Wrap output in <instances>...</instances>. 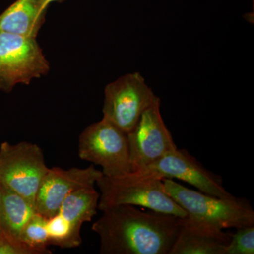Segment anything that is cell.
<instances>
[{
  "label": "cell",
  "instance_id": "cell-1",
  "mask_svg": "<svg viewBox=\"0 0 254 254\" xmlns=\"http://www.w3.org/2000/svg\"><path fill=\"white\" fill-rule=\"evenodd\" d=\"M102 212L92 226L100 237L102 254H169L181 221L174 215L129 205Z\"/></svg>",
  "mask_w": 254,
  "mask_h": 254
},
{
  "label": "cell",
  "instance_id": "cell-2",
  "mask_svg": "<svg viewBox=\"0 0 254 254\" xmlns=\"http://www.w3.org/2000/svg\"><path fill=\"white\" fill-rule=\"evenodd\" d=\"M98 210L120 205L141 206L153 211L185 218L187 212L165 192L163 180L148 171L131 172L117 177L102 175Z\"/></svg>",
  "mask_w": 254,
  "mask_h": 254
},
{
  "label": "cell",
  "instance_id": "cell-3",
  "mask_svg": "<svg viewBox=\"0 0 254 254\" xmlns=\"http://www.w3.org/2000/svg\"><path fill=\"white\" fill-rule=\"evenodd\" d=\"M167 193L187 212V216L218 228H235L254 225V210L245 199L219 198L190 190L174 181L163 179Z\"/></svg>",
  "mask_w": 254,
  "mask_h": 254
},
{
  "label": "cell",
  "instance_id": "cell-4",
  "mask_svg": "<svg viewBox=\"0 0 254 254\" xmlns=\"http://www.w3.org/2000/svg\"><path fill=\"white\" fill-rule=\"evenodd\" d=\"M78 155L101 167L104 176L117 177L132 172L127 133L104 118L82 131Z\"/></svg>",
  "mask_w": 254,
  "mask_h": 254
},
{
  "label": "cell",
  "instance_id": "cell-5",
  "mask_svg": "<svg viewBox=\"0 0 254 254\" xmlns=\"http://www.w3.org/2000/svg\"><path fill=\"white\" fill-rule=\"evenodd\" d=\"M49 168L36 143L23 141L0 145V182L35 207L37 192Z\"/></svg>",
  "mask_w": 254,
  "mask_h": 254
},
{
  "label": "cell",
  "instance_id": "cell-6",
  "mask_svg": "<svg viewBox=\"0 0 254 254\" xmlns=\"http://www.w3.org/2000/svg\"><path fill=\"white\" fill-rule=\"evenodd\" d=\"M50 71L36 38L0 32V90L10 93L17 84L28 85Z\"/></svg>",
  "mask_w": 254,
  "mask_h": 254
},
{
  "label": "cell",
  "instance_id": "cell-7",
  "mask_svg": "<svg viewBox=\"0 0 254 254\" xmlns=\"http://www.w3.org/2000/svg\"><path fill=\"white\" fill-rule=\"evenodd\" d=\"M155 97L139 73H127L105 87L103 118L127 134Z\"/></svg>",
  "mask_w": 254,
  "mask_h": 254
},
{
  "label": "cell",
  "instance_id": "cell-8",
  "mask_svg": "<svg viewBox=\"0 0 254 254\" xmlns=\"http://www.w3.org/2000/svg\"><path fill=\"white\" fill-rule=\"evenodd\" d=\"M132 172H143L170 152L177 149L173 137L160 113L155 97L136 126L127 133Z\"/></svg>",
  "mask_w": 254,
  "mask_h": 254
},
{
  "label": "cell",
  "instance_id": "cell-9",
  "mask_svg": "<svg viewBox=\"0 0 254 254\" xmlns=\"http://www.w3.org/2000/svg\"><path fill=\"white\" fill-rule=\"evenodd\" d=\"M144 171L154 174L162 180L167 178L182 180L206 194L226 199L236 198L225 188L221 176L205 168L184 148H177L170 152Z\"/></svg>",
  "mask_w": 254,
  "mask_h": 254
},
{
  "label": "cell",
  "instance_id": "cell-10",
  "mask_svg": "<svg viewBox=\"0 0 254 254\" xmlns=\"http://www.w3.org/2000/svg\"><path fill=\"white\" fill-rule=\"evenodd\" d=\"M103 175L93 165L87 168H49L42 181L35 200V210L46 219L59 212L62 203L70 193L84 187H94Z\"/></svg>",
  "mask_w": 254,
  "mask_h": 254
},
{
  "label": "cell",
  "instance_id": "cell-11",
  "mask_svg": "<svg viewBox=\"0 0 254 254\" xmlns=\"http://www.w3.org/2000/svg\"><path fill=\"white\" fill-rule=\"evenodd\" d=\"M230 240L222 229L187 216L181 218L169 254H224Z\"/></svg>",
  "mask_w": 254,
  "mask_h": 254
},
{
  "label": "cell",
  "instance_id": "cell-12",
  "mask_svg": "<svg viewBox=\"0 0 254 254\" xmlns=\"http://www.w3.org/2000/svg\"><path fill=\"white\" fill-rule=\"evenodd\" d=\"M47 9L43 0H16L0 15V32L36 38Z\"/></svg>",
  "mask_w": 254,
  "mask_h": 254
},
{
  "label": "cell",
  "instance_id": "cell-13",
  "mask_svg": "<svg viewBox=\"0 0 254 254\" xmlns=\"http://www.w3.org/2000/svg\"><path fill=\"white\" fill-rule=\"evenodd\" d=\"M36 213L34 205L24 197L1 185L0 230L4 235L19 241L23 226Z\"/></svg>",
  "mask_w": 254,
  "mask_h": 254
},
{
  "label": "cell",
  "instance_id": "cell-14",
  "mask_svg": "<svg viewBox=\"0 0 254 254\" xmlns=\"http://www.w3.org/2000/svg\"><path fill=\"white\" fill-rule=\"evenodd\" d=\"M100 193L94 187H84L75 190L65 198L59 212L69 224L75 235L81 237V227L91 222L98 210Z\"/></svg>",
  "mask_w": 254,
  "mask_h": 254
},
{
  "label": "cell",
  "instance_id": "cell-15",
  "mask_svg": "<svg viewBox=\"0 0 254 254\" xmlns=\"http://www.w3.org/2000/svg\"><path fill=\"white\" fill-rule=\"evenodd\" d=\"M47 220L48 219L36 213L26 222L20 234V242L36 254H52L48 249L50 244Z\"/></svg>",
  "mask_w": 254,
  "mask_h": 254
},
{
  "label": "cell",
  "instance_id": "cell-16",
  "mask_svg": "<svg viewBox=\"0 0 254 254\" xmlns=\"http://www.w3.org/2000/svg\"><path fill=\"white\" fill-rule=\"evenodd\" d=\"M47 229L50 245L70 249L81 245V237L75 235L69 224L59 213L48 219Z\"/></svg>",
  "mask_w": 254,
  "mask_h": 254
},
{
  "label": "cell",
  "instance_id": "cell-17",
  "mask_svg": "<svg viewBox=\"0 0 254 254\" xmlns=\"http://www.w3.org/2000/svg\"><path fill=\"white\" fill-rule=\"evenodd\" d=\"M230 234V240L224 254H254V225L236 229Z\"/></svg>",
  "mask_w": 254,
  "mask_h": 254
},
{
  "label": "cell",
  "instance_id": "cell-18",
  "mask_svg": "<svg viewBox=\"0 0 254 254\" xmlns=\"http://www.w3.org/2000/svg\"><path fill=\"white\" fill-rule=\"evenodd\" d=\"M0 254H36L20 241L6 236L0 230Z\"/></svg>",
  "mask_w": 254,
  "mask_h": 254
},
{
  "label": "cell",
  "instance_id": "cell-19",
  "mask_svg": "<svg viewBox=\"0 0 254 254\" xmlns=\"http://www.w3.org/2000/svg\"><path fill=\"white\" fill-rule=\"evenodd\" d=\"M61 1V0H43V4L46 7L48 8L50 4L54 2V1Z\"/></svg>",
  "mask_w": 254,
  "mask_h": 254
},
{
  "label": "cell",
  "instance_id": "cell-20",
  "mask_svg": "<svg viewBox=\"0 0 254 254\" xmlns=\"http://www.w3.org/2000/svg\"><path fill=\"white\" fill-rule=\"evenodd\" d=\"M1 182H0V198H1Z\"/></svg>",
  "mask_w": 254,
  "mask_h": 254
},
{
  "label": "cell",
  "instance_id": "cell-21",
  "mask_svg": "<svg viewBox=\"0 0 254 254\" xmlns=\"http://www.w3.org/2000/svg\"><path fill=\"white\" fill-rule=\"evenodd\" d=\"M253 1H254V0H253Z\"/></svg>",
  "mask_w": 254,
  "mask_h": 254
}]
</instances>
